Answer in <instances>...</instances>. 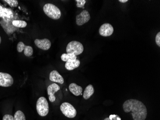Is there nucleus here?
<instances>
[{
  "label": "nucleus",
  "mask_w": 160,
  "mask_h": 120,
  "mask_svg": "<svg viewBox=\"0 0 160 120\" xmlns=\"http://www.w3.org/2000/svg\"><path fill=\"white\" fill-rule=\"evenodd\" d=\"M123 109L126 113L132 112L133 120H145L147 117L146 106L138 100L130 99L125 101L123 105Z\"/></svg>",
  "instance_id": "1"
},
{
  "label": "nucleus",
  "mask_w": 160,
  "mask_h": 120,
  "mask_svg": "<svg viewBox=\"0 0 160 120\" xmlns=\"http://www.w3.org/2000/svg\"><path fill=\"white\" fill-rule=\"evenodd\" d=\"M43 11L48 18L54 20L59 19L62 16L60 9L52 3H47L43 7Z\"/></svg>",
  "instance_id": "2"
},
{
  "label": "nucleus",
  "mask_w": 160,
  "mask_h": 120,
  "mask_svg": "<svg viewBox=\"0 0 160 120\" xmlns=\"http://www.w3.org/2000/svg\"><path fill=\"white\" fill-rule=\"evenodd\" d=\"M36 108L38 113L40 116L44 117L48 115L49 112V105L45 97H39L37 102Z\"/></svg>",
  "instance_id": "3"
},
{
  "label": "nucleus",
  "mask_w": 160,
  "mask_h": 120,
  "mask_svg": "<svg viewBox=\"0 0 160 120\" xmlns=\"http://www.w3.org/2000/svg\"><path fill=\"white\" fill-rule=\"evenodd\" d=\"M84 48L81 42L77 41H72L69 42L66 47L67 54H72L77 55H81L83 52Z\"/></svg>",
  "instance_id": "4"
},
{
  "label": "nucleus",
  "mask_w": 160,
  "mask_h": 120,
  "mask_svg": "<svg viewBox=\"0 0 160 120\" xmlns=\"http://www.w3.org/2000/svg\"><path fill=\"white\" fill-rule=\"evenodd\" d=\"M60 109L62 113L68 118H74L77 114L76 109L72 104L67 102H65L62 104Z\"/></svg>",
  "instance_id": "5"
},
{
  "label": "nucleus",
  "mask_w": 160,
  "mask_h": 120,
  "mask_svg": "<svg viewBox=\"0 0 160 120\" xmlns=\"http://www.w3.org/2000/svg\"><path fill=\"white\" fill-rule=\"evenodd\" d=\"M13 83V78L10 74L0 72V86L9 87Z\"/></svg>",
  "instance_id": "6"
},
{
  "label": "nucleus",
  "mask_w": 160,
  "mask_h": 120,
  "mask_svg": "<svg viewBox=\"0 0 160 120\" xmlns=\"http://www.w3.org/2000/svg\"><path fill=\"white\" fill-rule=\"evenodd\" d=\"M89 13L86 10L82 11L76 17V23L78 26H81L87 23L90 19Z\"/></svg>",
  "instance_id": "7"
},
{
  "label": "nucleus",
  "mask_w": 160,
  "mask_h": 120,
  "mask_svg": "<svg viewBox=\"0 0 160 120\" xmlns=\"http://www.w3.org/2000/svg\"><path fill=\"white\" fill-rule=\"evenodd\" d=\"M99 32L102 36L109 37L111 36L114 32V28L111 24L105 23L101 26Z\"/></svg>",
  "instance_id": "8"
},
{
  "label": "nucleus",
  "mask_w": 160,
  "mask_h": 120,
  "mask_svg": "<svg viewBox=\"0 0 160 120\" xmlns=\"http://www.w3.org/2000/svg\"><path fill=\"white\" fill-rule=\"evenodd\" d=\"M17 50L18 52H22L24 50V55L26 56L30 57L33 54V49L30 46L26 45L23 42L20 41L18 43Z\"/></svg>",
  "instance_id": "9"
},
{
  "label": "nucleus",
  "mask_w": 160,
  "mask_h": 120,
  "mask_svg": "<svg viewBox=\"0 0 160 120\" xmlns=\"http://www.w3.org/2000/svg\"><path fill=\"white\" fill-rule=\"evenodd\" d=\"M34 42L36 46L44 50H48L52 45L50 40L48 39H36Z\"/></svg>",
  "instance_id": "10"
},
{
  "label": "nucleus",
  "mask_w": 160,
  "mask_h": 120,
  "mask_svg": "<svg viewBox=\"0 0 160 120\" xmlns=\"http://www.w3.org/2000/svg\"><path fill=\"white\" fill-rule=\"evenodd\" d=\"M60 89V86L57 84L53 83L50 85L47 88L48 94L49 96V100L50 102H55L56 97L55 93Z\"/></svg>",
  "instance_id": "11"
},
{
  "label": "nucleus",
  "mask_w": 160,
  "mask_h": 120,
  "mask_svg": "<svg viewBox=\"0 0 160 120\" xmlns=\"http://www.w3.org/2000/svg\"><path fill=\"white\" fill-rule=\"evenodd\" d=\"M49 79L50 81L56 83L63 84L64 82L62 76L56 70H53L49 74Z\"/></svg>",
  "instance_id": "12"
},
{
  "label": "nucleus",
  "mask_w": 160,
  "mask_h": 120,
  "mask_svg": "<svg viewBox=\"0 0 160 120\" xmlns=\"http://www.w3.org/2000/svg\"><path fill=\"white\" fill-rule=\"evenodd\" d=\"M80 64L81 62L79 60H72L66 62L65 65V67L67 70L72 71L74 70L75 68H78L80 66Z\"/></svg>",
  "instance_id": "13"
},
{
  "label": "nucleus",
  "mask_w": 160,
  "mask_h": 120,
  "mask_svg": "<svg viewBox=\"0 0 160 120\" xmlns=\"http://www.w3.org/2000/svg\"><path fill=\"white\" fill-rule=\"evenodd\" d=\"M69 90L70 91L76 96L81 95L82 94V88L76 84L72 83L69 85Z\"/></svg>",
  "instance_id": "14"
},
{
  "label": "nucleus",
  "mask_w": 160,
  "mask_h": 120,
  "mask_svg": "<svg viewBox=\"0 0 160 120\" xmlns=\"http://www.w3.org/2000/svg\"><path fill=\"white\" fill-rule=\"evenodd\" d=\"M94 89L92 85L87 86L84 90L83 94V97L85 100H88L90 97L94 93Z\"/></svg>",
  "instance_id": "15"
},
{
  "label": "nucleus",
  "mask_w": 160,
  "mask_h": 120,
  "mask_svg": "<svg viewBox=\"0 0 160 120\" xmlns=\"http://www.w3.org/2000/svg\"><path fill=\"white\" fill-rule=\"evenodd\" d=\"M61 59L64 62H68V61L72 60L77 59V56L75 55L70 54H63L61 55Z\"/></svg>",
  "instance_id": "16"
},
{
  "label": "nucleus",
  "mask_w": 160,
  "mask_h": 120,
  "mask_svg": "<svg viewBox=\"0 0 160 120\" xmlns=\"http://www.w3.org/2000/svg\"><path fill=\"white\" fill-rule=\"evenodd\" d=\"M12 24L17 28H24L27 26V22L23 20H14L12 21Z\"/></svg>",
  "instance_id": "17"
},
{
  "label": "nucleus",
  "mask_w": 160,
  "mask_h": 120,
  "mask_svg": "<svg viewBox=\"0 0 160 120\" xmlns=\"http://www.w3.org/2000/svg\"><path fill=\"white\" fill-rule=\"evenodd\" d=\"M14 120H26L25 114L22 111H18L14 114Z\"/></svg>",
  "instance_id": "18"
},
{
  "label": "nucleus",
  "mask_w": 160,
  "mask_h": 120,
  "mask_svg": "<svg viewBox=\"0 0 160 120\" xmlns=\"http://www.w3.org/2000/svg\"><path fill=\"white\" fill-rule=\"evenodd\" d=\"M4 2L7 3L11 7H17L18 4V0H5Z\"/></svg>",
  "instance_id": "19"
},
{
  "label": "nucleus",
  "mask_w": 160,
  "mask_h": 120,
  "mask_svg": "<svg viewBox=\"0 0 160 120\" xmlns=\"http://www.w3.org/2000/svg\"><path fill=\"white\" fill-rule=\"evenodd\" d=\"M77 2V7L79 8H83L84 4L86 3V1L85 0H76Z\"/></svg>",
  "instance_id": "20"
},
{
  "label": "nucleus",
  "mask_w": 160,
  "mask_h": 120,
  "mask_svg": "<svg viewBox=\"0 0 160 120\" xmlns=\"http://www.w3.org/2000/svg\"><path fill=\"white\" fill-rule=\"evenodd\" d=\"M109 118L110 120H121V118H120L119 116L118 115H115V114L110 115Z\"/></svg>",
  "instance_id": "21"
},
{
  "label": "nucleus",
  "mask_w": 160,
  "mask_h": 120,
  "mask_svg": "<svg viewBox=\"0 0 160 120\" xmlns=\"http://www.w3.org/2000/svg\"><path fill=\"white\" fill-rule=\"evenodd\" d=\"M155 42L158 47H160V32H158L155 38Z\"/></svg>",
  "instance_id": "22"
},
{
  "label": "nucleus",
  "mask_w": 160,
  "mask_h": 120,
  "mask_svg": "<svg viewBox=\"0 0 160 120\" xmlns=\"http://www.w3.org/2000/svg\"><path fill=\"white\" fill-rule=\"evenodd\" d=\"M2 120H14V118L12 115L6 114L3 116Z\"/></svg>",
  "instance_id": "23"
},
{
  "label": "nucleus",
  "mask_w": 160,
  "mask_h": 120,
  "mask_svg": "<svg viewBox=\"0 0 160 120\" xmlns=\"http://www.w3.org/2000/svg\"><path fill=\"white\" fill-rule=\"evenodd\" d=\"M118 1H119V2L122 3H125L128 2V0H119Z\"/></svg>",
  "instance_id": "24"
},
{
  "label": "nucleus",
  "mask_w": 160,
  "mask_h": 120,
  "mask_svg": "<svg viewBox=\"0 0 160 120\" xmlns=\"http://www.w3.org/2000/svg\"><path fill=\"white\" fill-rule=\"evenodd\" d=\"M104 120H110V119L109 118H106L104 119Z\"/></svg>",
  "instance_id": "25"
},
{
  "label": "nucleus",
  "mask_w": 160,
  "mask_h": 120,
  "mask_svg": "<svg viewBox=\"0 0 160 120\" xmlns=\"http://www.w3.org/2000/svg\"><path fill=\"white\" fill-rule=\"evenodd\" d=\"M2 42V39H1V36H0V44Z\"/></svg>",
  "instance_id": "26"
}]
</instances>
